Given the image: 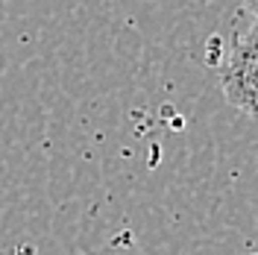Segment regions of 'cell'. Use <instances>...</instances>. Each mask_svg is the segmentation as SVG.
<instances>
[{
	"instance_id": "cell-1",
	"label": "cell",
	"mask_w": 258,
	"mask_h": 255,
	"mask_svg": "<svg viewBox=\"0 0 258 255\" xmlns=\"http://www.w3.org/2000/svg\"><path fill=\"white\" fill-rule=\"evenodd\" d=\"M217 82L229 106L258 123V21L232 41L217 65Z\"/></svg>"
},
{
	"instance_id": "cell-2",
	"label": "cell",
	"mask_w": 258,
	"mask_h": 255,
	"mask_svg": "<svg viewBox=\"0 0 258 255\" xmlns=\"http://www.w3.org/2000/svg\"><path fill=\"white\" fill-rule=\"evenodd\" d=\"M241 6L246 9V12H252V15H255V21H258V0H241Z\"/></svg>"
}]
</instances>
